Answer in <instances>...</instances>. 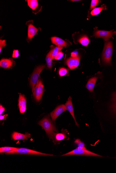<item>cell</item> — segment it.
Masks as SVG:
<instances>
[{"label": "cell", "instance_id": "6da1fadb", "mask_svg": "<svg viewBox=\"0 0 116 173\" xmlns=\"http://www.w3.org/2000/svg\"><path fill=\"white\" fill-rule=\"evenodd\" d=\"M38 124L45 130L49 139L53 140L55 132H58V131L49 116L44 118Z\"/></svg>", "mask_w": 116, "mask_h": 173}, {"label": "cell", "instance_id": "7a4b0ae2", "mask_svg": "<svg viewBox=\"0 0 116 173\" xmlns=\"http://www.w3.org/2000/svg\"><path fill=\"white\" fill-rule=\"evenodd\" d=\"M113 52V45L112 41H106L103 51L102 53V60L103 63L106 65H111V59Z\"/></svg>", "mask_w": 116, "mask_h": 173}, {"label": "cell", "instance_id": "3957f363", "mask_svg": "<svg viewBox=\"0 0 116 173\" xmlns=\"http://www.w3.org/2000/svg\"><path fill=\"white\" fill-rule=\"evenodd\" d=\"M5 154L6 155L25 154L44 155V156H52L53 155H52L43 154V153L37 152V151L23 148H17L15 150L6 152Z\"/></svg>", "mask_w": 116, "mask_h": 173}, {"label": "cell", "instance_id": "277c9868", "mask_svg": "<svg viewBox=\"0 0 116 173\" xmlns=\"http://www.w3.org/2000/svg\"><path fill=\"white\" fill-rule=\"evenodd\" d=\"M45 67V65L39 66L34 69L30 81V85L32 88V92L34 91L35 87L38 82L40 74Z\"/></svg>", "mask_w": 116, "mask_h": 173}, {"label": "cell", "instance_id": "5b68a950", "mask_svg": "<svg viewBox=\"0 0 116 173\" xmlns=\"http://www.w3.org/2000/svg\"><path fill=\"white\" fill-rule=\"evenodd\" d=\"M82 155V156L100 157L101 155L95 154L90 151L87 150L81 149L76 148L71 152L67 153L66 154L62 155V156H69V155Z\"/></svg>", "mask_w": 116, "mask_h": 173}, {"label": "cell", "instance_id": "8992f818", "mask_svg": "<svg viewBox=\"0 0 116 173\" xmlns=\"http://www.w3.org/2000/svg\"><path fill=\"white\" fill-rule=\"evenodd\" d=\"M44 91V85L40 78L35 87L34 91L33 92L34 97L37 101H39L41 99Z\"/></svg>", "mask_w": 116, "mask_h": 173}, {"label": "cell", "instance_id": "52a82bcc", "mask_svg": "<svg viewBox=\"0 0 116 173\" xmlns=\"http://www.w3.org/2000/svg\"><path fill=\"white\" fill-rule=\"evenodd\" d=\"M94 34V36L96 38H101L106 41H109V38H112L113 35L114 34L115 32H113V30L111 31H105V30H98L95 29Z\"/></svg>", "mask_w": 116, "mask_h": 173}, {"label": "cell", "instance_id": "ba28073f", "mask_svg": "<svg viewBox=\"0 0 116 173\" xmlns=\"http://www.w3.org/2000/svg\"><path fill=\"white\" fill-rule=\"evenodd\" d=\"M80 56L78 55L76 57H71L67 58L66 61V64L71 69L76 68L79 65Z\"/></svg>", "mask_w": 116, "mask_h": 173}, {"label": "cell", "instance_id": "9c48e42d", "mask_svg": "<svg viewBox=\"0 0 116 173\" xmlns=\"http://www.w3.org/2000/svg\"><path fill=\"white\" fill-rule=\"evenodd\" d=\"M67 109L65 105L62 104L58 106L51 113V116L52 121H55L59 116L67 111Z\"/></svg>", "mask_w": 116, "mask_h": 173}, {"label": "cell", "instance_id": "30bf717a", "mask_svg": "<svg viewBox=\"0 0 116 173\" xmlns=\"http://www.w3.org/2000/svg\"><path fill=\"white\" fill-rule=\"evenodd\" d=\"M26 104L27 101L24 95L19 94V107L21 113L25 112L26 110Z\"/></svg>", "mask_w": 116, "mask_h": 173}, {"label": "cell", "instance_id": "8fae6325", "mask_svg": "<svg viewBox=\"0 0 116 173\" xmlns=\"http://www.w3.org/2000/svg\"><path fill=\"white\" fill-rule=\"evenodd\" d=\"M65 106L66 107L67 110L69 111L70 113L71 114L72 117H73L74 121L75 122L76 126H77L78 127L79 124L76 121L75 116H74L73 106V103H72V98L70 96L68 98V99L66 103L65 104Z\"/></svg>", "mask_w": 116, "mask_h": 173}, {"label": "cell", "instance_id": "7c38bea8", "mask_svg": "<svg viewBox=\"0 0 116 173\" xmlns=\"http://www.w3.org/2000/svg\"><path fill=\"white\" fill-rule=\"evenodd\" d=\"M30 137L31 134L29 133H26L25 134H23L15 132L13 133L12 135V139L14 140H23L24 141L25 140H28V138H30Z\"/></svg>", "mask_w": 116, "mask_h": 173}, {"label": "cell", "instance_id": "4fadbf2b", "mask_svg": "<svg viewBox=\"0 0 116 173\" xmlns=\"http://www.w3.org/2000/svg\"><path fill=\"white\" fill-rule=\"evenodd\" d=\"M52 43L58 46L67 47L69 46L68 43L63 39L57 37H52L51 38Z\"/></svg>", "mask_w": 116, "mask_h": 173}, {"label": "cell", "instance_id": "5bb4252c", "mask_svg": "<svg viewBox=\"0 0 116 173\" xmlns=\"http://www.w3.org/2000/svg\"><path fill=\"white\" fill-rule=\"evenodd\" d=\"M38 30L31 24L28 25V39L31 40L36 34Z\"/></svg>", "mask_w": 116, "mask_h": 173}, {"label": "cell", "instance_id": "9a60e30c", "mask_svg": "<svg viewBox=\"0 0 116 173\" xmlns=\"http://www.w3.org/2000/svg\"><path fill=\"white\" fill-rule=\"evenodd\" d=\"M14 61L12 59H2L0 61V66L5 69H9L13 64Z\"/></svg>", "mask_w": 116, "mask_h": 173}, {"label": "cell", "instance_id": "2e32d148", "mask_svg": "<svg viewBox=\"0 0 116 173\" xmlns=\"http://www.w3.org/2000/svg\"><path fill=\"white\" fill-rule=\"evenodd\" d=\"M97 79L98 78L96 77L91 78L90 79L88 82L86 87L87 89L91 92H93Z\"/></svg>", "mask_w": 116, "mask_h": 173}, {"label": "cell", "instance_id": "e0dca14e", "mask_svg": "<svg viewBox=\"0 0 116 173\" xmlns=\"http://www.w3.org/2000/svg\"><path fill=\"white\" fill-rule=\"evenodd\" d=\"M67 136L64 133H55L53 142H58L66 138Z\"/></svg>", "mask_w": 116, "mask_h": 173}, {"label": "cell", "instance_id": "ac0fdd59", "mask_svg": "<svg viewBox=\"0 0 116 173\" xmlns=\"http://www.w3.org/2000/svg\"><path fill=\"white\" fill-rule=\"evenodd\" d=\"M52 49L51 50V51L47 54L46 57V62L47 67L49 69H51L52 68Z\"/></svg>", "mask_w": 116, "mask_h": 173}, {"label": "cell", "instance_id": "d6986e66", "mask_svg": "<svg viewBox=\"0 0 116 173\" xmlns=\"http://www.w3.org/2000/svg\"><path fill=\"white\" fill-rule=\"evenodd\" d=\"M106 9V6L104 5L102 6L101 7L95 8L92 10L91 14L92 16H95L99 14L103 10Z\"/></svg>", "mask_w": 116, "mask_h": 173}, {"label": "cell", "instance_id": "ffe728a7", "mask_svg": "<svg viewBox=\"0 0 116 173\" xmlns=\"http://www.w3.org/2000/svg\"><path fill=\"white\" fill-rule=\"evenodd\" d=\"M78 41L81 44L86 47L88 45L90 42L88 37L86 35L82 36L79 39Z\"/></svg>", "mask_w": 116, "mask_h": 173}, {"label": "cell", "instance_id": "44dd1931", "mask_svg": "<svg viewBox=\"0 0 116 173\" xmlns=\"http://www.w3.org/2000/svg\"><path fill=\"white\" fill-rule=\"evenodd\" d=\"M28 5L32 10H34L38 7V3L37 0H28Z\"/></svg>", "mask_w": 116, "mask_h": 173}, {"label": "cell", "instance_id": "7402d4cb", "mask_svg": "<svg viewBox=\"0 0 116 173\" xmlns=\"http://www.w3.org/2000/svg\"><path fill=\"white\" fill-rule=\"evenodd\" d=\"M63 47L60 46H58L57 47H55L52 49V59L53 60L57 55L58 52L61 51V50L63 49Z\"/></svg>", "mask_w": 116, "mask_h": 173}, {"label": "cell", "instance_id": "603a6c76", "mask_svg": "<svg viewBox=\"0 0 116 173\" xmlns=\"http://www.w3.org/2000/svg\"><path fill=\"white\" fill-rule=\"evenodd\" d=\"M74 142L77 144L78 148L81 149L87 150L84 142L81 141L79 139H76Z\"/></svg>", "mask_w": 116, "mask_h": 173}, {"label": "cell", "instance_id": "cb8c5ba5", "mask_svg": "<svg viewBox=\"0 0 116 173\" xmlns=\"http://www.w3.org/2000/svg\"><path fill=\"white\" fill-rule=\"evenodd\" d=\"M17 149V148L11 147H3L0 148V153H6L10 152L12 150H15Z\"/></svg>", "mask_w": 116, "mask_h": 173}, {"label": "cell", "instance_id": "d4e9b609", "mask_svg": "<svg viewBox=\"0 0 116 173\" xmlns=\"http://www.w3.org/2000/svg\"><path fill=\"white\" fill-rule=\"evenodd\" d=\"M112 102L111 108L114 112L116 113V93L114 94L112 98Z\"/></svg>", "mask_w": 116, "mask_h": 173}, {"label": "cell", "instance_id": "484cf974", "mask_svg": "<svg viewBox=\"0 0 116 173\" xmlns=\"http://www.w3.org/2000/svg\"><path fill=\"white\" fill-rule=\"evenodd\" d=\"M68 72V69L64 67L61 68L59 70L58 74L59 75L61 76V77H62V76L66 75Z\"/></svg>", "mask_w": 116, "mask_h": 173}, {"label": "cell", "instance_id": "4316f807", "mask_svg": "<svg viewBox=\"0 0 116 173\" xmlns=\"http://www.w3.org/2000/svg\"><path fill=\"white\" fill-rule=\"evenodd\" d=\"M100 2V1H98V0H92L91 2L90 10H91L93 8H95Z\"/></svg>", "mask_w": 116, "mask_h": 173}, {"label": "cell", "instance_id": "83f0119b", "mask_svg": "<svg viewBox=\"0 0 116 173\" xmlns=\"http://www.w3.org/2000/svg\"><path fill=\"white\" fill-rule=\"evenodd\" d=\"M63 55H64V53L60 51L54 59H55L56 60H60L63 58Z\"/></svg>", "mask_w": 116, "mask_h": 173}, {"label": "cell", "instance_id": "f1b7e54d", "mask_svg": "<svg viewBox=\"0 0 116 173\" xmlns=\"http://www.w3.org/2000/svg\"><path fill=\"white\" fill-rule=\"evenodd\" d=\"M6 41L5 40H0V52H1V50L3 47H5L6 46Z\"/></svg>", "mask_w": 116, "mask_h": 173}, {"label": "cell", "instance_id": "f546056e", "mask_svg": "<svg viewBox=\"0 0 116 173\" xmlns=\"http://www.w3.org/2000/svg\"><path fill=\"white\" fill-rule=\"evenodd\" d=\"M19 56V51L18 50H14L13 51L12 57L13 58H16Z\"/></svg>", "mask_w": 116, "mask_h": 173}, {"label": "cell", "instance_id": "4dcf8cb0", "mask_svg": "<svg viewBox=\"0 0 116 173\" xmlns=\"http://www.w3.org/2000/svg\"><path fill=\"white\" fill-rule=\"evenodd\" d=\"M5 111V108H4L3 106L1 104L0 106V115H1Z\"/></svg>", "mask_w": 116, "mask_h": 173}, {"label": "cell", "instance_id": "1f68e13d", "mask_svg": "<svg viewBox=\"0 0 116 173\" xmlns=\"http://www.w3.org/2000/svg\"><path fill=\"white\" fill-rule=\"evenodd\" d=\"M78 52L76 51L73 52H72L71 54V56L72 57H76L78 55Z\"/></svg>", "mask_w": 116, "mask_h": 173}, {"label": "cell", "instance_id": "d6a6232c", "mask_svg": "<svg viewBox=\"0 0 116 173\" xmlns=\"http://www.w3.org/2000/svg\"><path fill=\"white\" fill-rule=\"evenodd\" d=\"M7 116L8 115H1V116H0V120H2L5 119V118L7 117Z\"/></svg>", "mask_w": 116, "mask_h": 173}, {"label": "cell", "instance_id": "836d02e7", "mask_svg": "<svg viewBox=\"0 0 116 173\" xmlns=\"http://www.w3.org/2000/svg\"><path fill=\"white\" fill-rule=\"evenodd\" d=\"M79 1V0H76V1H74H74Z\"/></svg>", "mask_w": 116, "mask_h": 173}]
</instances>
